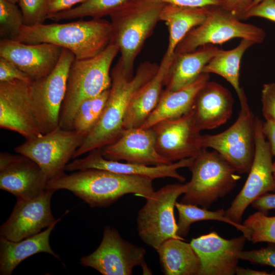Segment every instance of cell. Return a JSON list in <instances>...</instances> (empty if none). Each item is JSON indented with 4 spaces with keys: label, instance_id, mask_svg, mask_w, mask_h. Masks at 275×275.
<instances>
[{
    "label": "cell",
    "instance_id": "cell-46",
    "mask_svg": "<svg viewBox=\"0 0 275 275\" xmlns=\"http://www.w3.org/2000/svg\"><path fill=\"white\" fill-rule=\"evenodd\" d=\"M262 0H254V1L253 2L251 7L255 5L256 4H258V3H259L260 1H261ZM250 7V8H251Z\"/></svg>",
    "mask_w": 275,
    "mask_h": 275
},
{
    "label": "cell",
    "instance_id": "cell-29",
    "mask_svg": "<svg viewBox=\"0 0 275 275\" xmlns=\"http://www.w3.org/2000/svg\"><path fill=\"white\" fill-rule=\"evenodd\" d=\"M255 44L251 41L241 39L239 44L230 50L218 49L204 67L202 73H214L225 78L233 87L238 98L245 94L239 83L242 57L245 51Z\"/></svg>",
    "mask_w": 275,
    "mask_h": 275
},
{
    "label": "cell",
    "instance_id": "cell-9",
    "mask_svg": "<svg viewBox=\"0 0 275 275\" xmlns=\"http://www.w3.org/2000/svg\"><path fill=\"white\" fill-rule=\"evenodd\" d=\"M240 109L235 122L215 134H202L204 148L218 152L239 174L248 173L255 150V118L244 95L239 99Z\"/></svg>",
    "mask_w": 275,
    "mask_h": 275
},
{
    "label": "cell",
    "instance_id": "cell-17",
    "mask_svg": "<svg viewBox=\"0 0 275 275\" xmlns=\"http://www.w3.org/2000/svg\"><path fill=\"white\" fill-rule=\"evenodd\" d=\"M248 240L242 235L227 239L216 231L193 238L190 244L200 262L198 275H233Z\"/></svg>",
    "mask_w": 275,
    "mask_h": 275
},
{
    "label": "cell",
    "instance_id": "cell-48",
    "mask_svg": "<svg viewBox=\"0 0 275 275\" xmlns=\"http://www.w3.org/2000/svg\"><path fill=\"white\" fill-rule=\"evenodd\" d=\"M7 1H10L11 2L15 3V4H17L19 2V0H7Z\"/></svg>",
    "mask_w": 275,
    "mask_h": 275
},
{
    "label": "cell",
    "instance_id": "cell-20",
    "mask_svg": "<svg viewBox=\"0 0 275 275\" xmlns=\"http://www.w3.org/2000/svg\"><path fill=\"white\" fill-rule=\"evenodd\" d=\"M194 158H185L169 164L150 166L107 159L103 156L101 148H98L89 152V154L84 158H75L67 164L65 170L73 172L88 169H98L124 175L147 177L152 180L171 177L183 182L185 178L177 170L182 168H188Z\"/></svg>",
    "mask_w": 275,
    "mask_h": 275
},
{
    "label": "cell",
    "instance_id": "cell-42",
    "mask_svg": "<svg viewBox=\"0 0 275 275\" xmlns=\"http://www.w3.org/2000/svg\"><path fill=\"white\" fill-rule=\"evenodd\" d=\"M166 4L188 7H204L211 5H221L222 0H158Z\"/></svg>",
    "mask_w": 275,
    "mask_h": 275
},
{
    "label": "cell",
    "instance_id": "cell-28",
    "mask_svg": "<svg viewBox=\"0 0 275 275\" xmlns=\"http://www.w3.org/2000/svg\"><path fill=\"white\" fill-rule=\"evenodd\" d=\"M171 238L156 250L166 275H198L200 262L190 243Z\"/></svg>",
    "mask_w": 275,
    "mask_h": 275
},
{
    "label": "cell",
    "instance_id": "cell-25",
    "mask_svg": "<svg viewBox=\"0 0 275 275\" xmlns=\"http://www.w3.org/2000/svg\"><path fill=\"white\" fill-rule=\"evenodd\" d=\"M57 223L18 241L0 237V274H12L21 262L39 253H48L60 259L59 255L52 250L49 240L51 232Z\"/></svg>",
    "mask_w": 275,
    "mask_h": 275
},
{
    "label": "cell",
    "instance_id": "cell-3",
    "mask_svg": "<svg viewBox=\"0 0 275 275\" xmlns=\"http://www.w3.org/2000/svg\"><path fill=\"white\" fill-rule=\"evenodd\" d=\"M110 21L101 18L66 23L23 25L15 40L25 44L48 43L66 48L77 60L94 57L110 43Z\"/></svg>",
    "mask_w": 275,
    "mask_h": 275
},
{
    "label": "cell",
    "instance_id": "cell-23",
    "mask_svg": "<svg viewBox=\"0 0 275 275\" xmlns=\"http://www.w3.org/2000/svg\"><path fill=\"white\" fill-rule=\"evenodd\" d=\"M174 55L165 53L155 74L134 95L124 119V129L141 127L155 108Z\"/></svg>",
    "mask_w": 275,
    "mask_h": 275
},
{
    "label": "cell",
    "instance_id": "cell-12",
    "mask_svg": "<svg viewBox=\"0 0 275 275\" xmlns=\"http://www.w3.org/2000/svg\"><path fill=\"white\" fill-rule=\"evenodd\" d=\"M145 254L144 248L125 240L116 229L107 226L99 246L82 257L80 264L103 275H130L136 266L142 268L143 274H152L145 260Z\"/></svg>",
    "mask_w": 275,
    "mask_h": 275
},
{
    "label": "cell",
    "instance_id": "cell-38",
    "mask_svg": "<svg viewBox=\"0 0 275 275\" xmlns=\"http://www.w3.org/2000/svg\"><path fill=\"white\" fill-rule=\"evenodd\" d=\"M20 80L28 83L32 81L28 76L11 61L0 57V82Z\"/></svg>",
    "mask_w": 275,
    "mask_h": 275
},
{
    "label": "cell",
    "instance_id": "cell-10",
    "mask_svg": "<svg viewBox=\"0 0 275 275\" xmlns=\"http://www.w3.org/2000/svg\"><path fill=\"white\" fill-rule=\"evenodd\" d=\"M74 59V54L63 48L53 71L46 77L30 84L33 111L42 134L50 132L59 127L69 70Z\"/></svg>",
    "mask_w": 275,
    "mask_h": 275
},
{
    "label": "cell",
    "instance_id": "cell-6",
    "mask_svg": "<svg viewBox=\"0 0 275 275\" xmlns=\"http://www.w3.org/2000/svg\"><path fill=\"white\" fill-rule=\"evenodd\" d=\"M191 173L180 202L208 209L236 186L241 178L235 169L215 150L204 148L188 167Z\"/></svg>",
    "mask_w": 275,
    "mask_h": 275
},
{
    "label": "cell",
    "instance_id": "cell-44",
    "mask_svg": "<svg viewBox=\"0 0 275 275\" xmlns=\"http://www.w3.org/2000/svg\"><path fill=\"white\" fill-rule=\"evenodd\" d=\"M262 130L272 156L275 157V123L266 121L263 122Z\"/></svg>",
    "mask_w": 275,
    "mask_h": 275
},
{
    "label": "cell",
    "instance_id": "cell-11",
    "mask_svg": "<svg viewBox=\"0 0 275 275\" xmlns=\"http://www.w3.org/2000/svg\"><path fill=\"white\" fill-rule=\"evenodd\" d=\"M85 137L60 126L52 131L26 140L14 151L36 162L49 180L65 173V168Z\"/></svg>",
    "mask_w": 275,
    "mask_h": 275
},
{
    "label": "cell",
    "instance_id": "cell-14",
    "mask_svg": "<svg viewBox=\"0 0 275 275\" xmlns=\"http://www.w3.org/2000/svg\"><path fill=\"white\" fill-rule=\"evenodd\" d=\"M151 128L158 154L172 163L197 156L204 148L194 125L192 109L183 116L160 121Z\"/></svg>",
    "mask_w": 275,
    "mask_h": 275
},
{
    "label": "cell",
    "instance_id": "cell-33",
    "mask_svg": "<svg viewBox=\"0 0 275 275\" xmlns=\"http://www.w3.org/2000/svg\"><path fill=\"white\" fill-rule=\"evenodd\" d=\"M243 225L249 231L248 240L253 243H275V216L258 211L250 215Z\"/></svg>",
    "mask_w": 275,
    "mask_h": 275
},
{
    "label": "cell",
    "instance_id": "cell-39",
    "mask_svg": "<svg viewBox=\"0 0 275 275\" xmlns=\"http://www.w3.org/2000/svg\"><path fill=\"white\" fill-rule=\"evenodd\" d=\"M252 17H261L275 22V0H262L248 10L242 20Z\"/></svg>",
    "mask_w": 275,
    "mask_h": 275
},
{
    "label": "cell",
    "instance_id": "cell-36",
    "mask_svg": "<svg viewBox=\"0 0 275 275\" xmlns=\"http://www.w3.org/2000/svg\"><path fill=\"white\" fill-rule=\"evenodd\" d=\"M240 259L254 265H266L275 268V243H268L264 248L250 251H242Z\"/></svg>",
    "mask_w": 275,
    "mask_h": 275
},
{
    "label": "cell",
    "instance_id": "cell-26",
    "mask_svg": "<svg viewBox=\"0 0 275 275\" xmlns=\"http://www.w3.org/2000/svg\"><path fill=\"white\" fill-rule=\"evenodd\" d=\"M218 48L208 44L186 53H175L166 81V90L174 91L194 82Z\"/></svg>",
    "mask_w": 275,
    "mask_h": 275
},
{
    "label": "cell",
    "instance_id": "cell-31",
    "mask_svg": "<svg viewBox=\"0 0 275 275\" xmlns=\"http://www.w3.org/2000/svg\"><path fill=\"white\" fill-rule=\"evenodd\" d=\"M131 0H88L67 10L48 14L47 19L55 22L91 17L101 18L109 16Z\"/></svg>",
    "mask_w": 275,
    "mask_h": 275
},
{
    "label": "cell",
    "instance_id": "cell-40",
    "mask_svg": "<svg viewBox=\"0 0 275 275\" xmlns=\"http://www.w3.org/2000/svg\"><path fill=\"white\" fill-rule=\"evenodd\" d=\"M254 0H222L221 6L240 20L251 7Z\"/></svg>",
    "mask_w": 275,
    "mask_h": 275
},
{
    "label": "cell",
    "instance_id": "cell-15",
    "mask_svg": "<svg viewBox=\"0 0 275 275\" xmlns=\"http://www.w3.org/2000/svg\"><path fill=\"white\" fill-rule=\"evenodd\" d=\"M53 190L46 189L29 199L17 200L8 219L0 227V237L18 241L40 232L61 217L56 219L51 210Z\"/></svg>",
    "mask_w": 275,
    "mask_h": 275
},
{
    "label": "cell",
    "instance_id": "cell-19",
    "mask_svg": "<svg viewBox=\"0 0 275 275\" xmlns=\"http://www.w3.org/2000/svg\"><path fill=\"white\" fill-rule=\"evenodd\" d=\"M63 48L48 43L25 44L1 39L0 57L14 64L32 82L49 75L56 67Z\"/></svg>",
    "mask_w": 275,
    "mask_h": 275
},
{
    "label": "cell",
    "instance_id": "cell-8",
    "mask_svg": "<svg viewBox=\"0 0 275 275\" xmlns=\"http://www.w3.org/2000/svg\"><path fill=\"white\" fill-rule=\"evenodd\" d=\"M186 190V184H167L147 198L136 218L139 236L148 245L157 250L171 238L184 240L177 234L174 207L179 196Z\"/></svg>",
    "mask_w": 275,
    "mask_h": 275
},
{
    "label": "cell",
    "instance_id": "cell-13",
    "mask_svg": "<svg viewBox=\"0 0 275 275\" xmlns=\"http://www.w3.org/2000/svg\"><path fill=\"white\" fill-rule=\"evenodd\" d=\"M262 123L261 120L255 117V150L253 163L243 187L225 210L226 216L239 224H241L245 210L255 199L265 193L275 192L273 156L263 132Z\"/></svg>",
    "mask_w": 275,
    "mask_h": 275
},
{
    "label": "cell",
    "instance_id": "cell-2",
    "mask_svg": "<svg viewBox=\"0 0 275 275\" xmlns=\"http://www.w3.org/2000/svg\"><path fill=\"white\" fill-rule=\"evenodd\" d=\"M153 180L98 169L76 171L49 180L47 189H67L91 207L109 206L128 194L145 198L154 191Z\"/></svg>",
    "mask_w": 275,
    "mask_h": 275
},
{
    "label": "cell",
    "instance_id": "cell-4",
    "mask_svg": "<svg viewBox=\"0 0 275 275\" xmlns=\"http://www.w3.org/2000/svg\"><path fill=\"white\" fill-rule=\"evenodd\" d=\"M118 52L117 46L111 42L94 57L74 59L69 70L65 96L60 111L59 126L61 128L72 130L73 118L80 104L110 88L111 67Z\"/></svg>",
    "mask_w": 275,
    "mask_h": 275
},
{
    "label": "cell",
    "instance_id": "cell-47",
    "mask_svg": "<svg viewBox=\"0 0 275 275\" xmlns=\"http://www.w3.org/2000/svg\"><path fill=\"white\" fill-rule=\"evenodd\" d=\"M273 175L274 178L275 179V162H273Z\"/></svg>",
    "mask_w": 275,
    "mask_h": 275
},
{
    "label": "cell",
    "instance_id": "cell-22",
    "mask_svg": "<svg viewBox=\"0 0 275 275\" xmlns=\"http://www.w3.org/2000/svg\"><path fill=\"white\" fill-rule=\"evenodd\" d=\"M234 98L222 85L207 81L198 93L192 107L196 129L216 128L225 124L233 113Z\"/></svg>",
    "mask_w": 275,
    "mask_h": 275
},
{
    "label": "cell",
    "instance_id": "cell-32",
    "mask_svg": "<svg viewBox=\"0 0 275 275\" xmlns=\"http://www.w3.org/2000/svg\"><path fill=\"white\" fill-rule=\"evenodd\" d=\"M110 89V88H109ZM109 89L83 101L78 107L72 122V129L85 138L98 122L107 100Z\"/></svg>",
    "mask_w": 275,
    "mask_h": 275
},
{
    "label": "cell",
    "instance_id": "cell-5",
    "mask_svg": "<svg viewBox=\"0 0 275 275\" xmlns=\"http://www.w3.org/2000/svg\"><path fill=\"white\" fill-rule=\"evenodd\" d=\"M165 4L158 0H131L111 14V42L118 47L125 71L133 74L136 58L160 21Z\"/></svg>",
    "mask_w": 275,
    "mask_h": 275
},
{
    "label": "cell",
    "instance_id": "cell-21",
    "mask_svg": "<svg viewBox=\"0 0 275 275\" xmlns=\"http://www.w3.org/2000/svg\"><path fill=\"white\" fill-rule=\"evenodd\" d=\"M101 150L103 156L108 160H125L147 166L171 163L157 152L155 133L151 127L124 129L116 141L103 147Z\"/></svg>",
    "mask_w": 275,
    "mask_h": 275
},
{
    "label": "cell",
    "instance_id": "cell-37",
    "mask_svg": "<svg viewBox=\"0 0 275 275\" xmlns=\"http://www.w3.org/2000/svg\"><path fill=\"white\" fill-rule=\"evenodd\" d=\"M262 114L266 121L275 123V83L263 85L261 90Z\"/></svg>",
    "mask_w": 275,
    "mask_h": 275
},
{
    "label": "cell",
    "instance_id": "cell-43",
    "mask_svg": "<svg viewBox=\"0 0 275 275\" xmlns=\"http://www.w3.org/2000/svg\"><path fill=\"white\" fill-rule=\"evenodd\" d=\"M88 0H49L48 14H54L71 9L77 4Z\"/></svg>",
    "mask_w": 275,
    "mask_h": 275
},
{
    "label": "cell",
    "instance_id": "cell-24",
    "mask_svg": "<svg viewBox=\"0 0 275 275\" xmlns=\"http://www.w3.org/2000/svg\"><path fill=\"white\" fill-rule=\"evenodd\" d=\"M209 80V74L202 73L194 82L179 90H164L155 108L140 127L149 128L164 120L180 117L190 112L195 98Z\"/></svg>",
    "mask_w": 275,
    "mask_h": 275
},
{
    "label": "cell",
    "instance_id": "cell-35",
    "mask_svg": "<svg viewBox=\"0 0 275 275\" xmlns=\"http://www.w3.org/2000/svg\"><path fill=\"white\" fill-rule=\"evenodd\" d=\"M49 0H19L24 25L43 24L48 15Z\"/></svg>",
    "mask_w": 275,
    "mask_h": 275
},
{
    "label": "cell",
    "instance_id": "cell-41",
    "mask_svg": "<svg viewBox=\"0 0 275 275\" xmlns=\"http://www.w3.org/2000/svg\"><path fill=\"white\" fill-rule=\"evenodd\" d=\"M251 205L258 211L267 214L269 210L275 209V194L265 193L255 199Z\"/></svg>",
    "mask_w": 275,
    "mask_h": 275
},
{
    "label": "cell",
    "instance_id": "cell-7",
    "mask_svg": "<svg viewBox=\"0 0 275 275\" xmlns=\"http://www.w3.org/2000/svg\"><path fill=\"white\" fill-rule=\"evenodd\" d=\"M204 21L190 30L177 45L175 53L193 51L208 44H223L235 38L246 39L255 44L262 43L265 31L256 25L242 22L220 5L207 6Z\"/></svg>",
    "mask_w": 275,
    "mask_h": 275
},
{
    "label": "cell",
    "instance_id": "cell-27",
    "mask_svg": "<svg viewBox=\"0 0 275 275\" xmlns=\"http://www.w3.org/2000/svg\"><path fill=\"white\" fill-rule=\"evenodd\" d=\"M207 6L188 7L172 4H164L160 14V21L168 26L169 37L166 54L174 55L178 44L194 28L205 19Z\"/></svg>",
    "mask_w": 275,
    "mask_h": 275
},
{
    "label": "cell",
    "instance_id": "cell-30",
    "mask_svg": "<svg viewBox=\"0 0 275 275\" xmlns=\"http://www.w3.org/2000/svg\"><path fill=\"white\" fill-rule=\"evenodd\" d=\"M178 212V221L177 223V234L183 238L187 235L191 225L195 222L203 221H217L227 223L234 227L248 239L249 231L243 224H237L228 218L225 210L221 208L215 211L209 210L199 206L179 203L175 204Z\"/></svg>",
    "mask_w": 275,
    "mask_h": 275
},
{
    "label": "cell",
    "instance_id": "cell-34",
    "mask_svg": "<svg viewBox=\"0 0 275 275\" xmlns=\"http://www.w3.org/2000/svg\"><path fill=\"white\" fill-rule=\"evenodd\" d=\"M23 25L22 14L16 4L0 0L1 39L16 40Z\"/></svg>",
    "mask_w": 275,
    "mask_h": 275
},
{
    "label": "cell",
    "instance_id": "cell-45",
    "mask_svg": "<svg viewBox=\"0 0 275 275\" xmlns=\"http://www.w3.org/2000/svg\"><path fill=\"white\" fill-rule=\"evenodd\" d=\"M235 274L237 275H274L275 272H268L265 271H259L237 266Z\"/></svg>",
    "mask_w": 275,
    "mask_h": 275
},
{
    "label": "cell",
    "instance_id": "cell-18",
    "mask_svg": "<svg viewBox=\"0 0 275 275\" xmlns=\"http://www.w3.org/2000/svg\"><path fill=\"white\" fill-rule=\"evenodd\" d=\"M48 179L34 161L23 155L0 153V189L17 200L35 198L47 189Z\"/></svg>",
    "mask_w": 275,
    "mask_h": 275
},
{
    "label": "cell",
    "instance_id": "cell-1",
    "mask_svg": "<svg viewBox=\"0 0 275 275\" xmlns=\"http://www.w3.org/2000/svg\"><path fill=\"white\" fill-rule=\"evenodd\" d=\"M159 65L141 64L134 74L127 73L119 60L111 71L109 94L100 117L74 152L72 158L101 148L116 141L124 130V121L130 102L138 91L155 74Z\"/></svg>",
    "mask_w": 275,
    "mask_h": 275
},
{
    "label": "cell",
    "instance_id": "cell-16",
    "mask_svg": "<svg viewBox=\"0 0 275 275\" xmlns=\"http://www.w3.org/2000/svg\"><path fill=\"white\" fill-rule=\"evenodd\" d=\"M30 84L20 80L0 82V127L26 140L42 134L33 111Z\"/></svg>",
    "mask_w": 275,
    "mask_h": 275
}]
</instances>
